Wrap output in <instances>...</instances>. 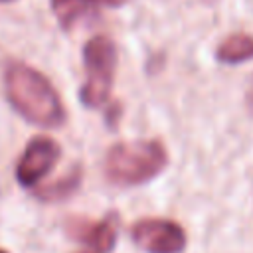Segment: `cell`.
I'll return each instance as SVG.
<instances>
[{"label": "cell", "instance_id": "3", "mask_svg": "<svg viewBox=\"0 0 253 253\" xmlns=\"http://www.w3.org/2000/svg\"><path fill=\"white\" fill-rule=\"evenodd\" d=\"M83 63L87 69V79L81 87V103L85 107H103L109 99L115 67H117V47L107 36L91 38L83 47Z\"/></svg>", "mask_w": 253, "mask_h": 253}, {"label": "cell", "instance_id": "4", "mask_svg": "<svg viewBox=\"0 0 253 253\" xmlns=\"http://www.w3.org/2000/svg\"><path fill=\"white\" fill-rule=\"evenodd\" d=\"M130 237L146 253H182L186 247L184 229L170 219H140L132 225Z\"/></svg>", "mask_w": 253, "mask_h": 253}, {"label": "cell", "instance_id": "9", "mask_svg": "<svg viewBox=\"0 0 253 253\" xmlns=\"http://www.w3.org/2000/svg\"><path fill=\"white\" fill-rule=\"evenodd\" d=\"M91 6L93 4L87 0H51V8L63 28H71L81 16L91 10Z\"/></svg>", "mask_w": 253, "mask_h": 253}, {"label": "cell", "instance_id": "6", "mask_svg": "<svg viewBox=\"0 0 253 253\" xmlns=\"http://www.w3.org/2000/svg\"><path fill=\"white\" fill-rule=\"evenodd\" d=\"M71 235L77 237L79 241L91 245L99 253H109L113 251L117 243V233H119V217L115 213H109L103 221L99 223H89V221H71L69 225Z\"/></svg>", "mask_w": 253, "mask_h": 253}, {"label": "cell", "instance_id": "7", "mask_svg": "<svg viewBox=\"0 0 253 253\" xmlns=\"http://www.w3.org/2000/svg\"><path fill=\"white\" fill-rule=\"evenodd\" d=\"M215 57L221 63H241L253 59V36L231 34L215 49Z\"/></svg>", "mask_w": 253, "mask_h": 253}, {"label": "cell", "instance_id": "11", "mask_svg": "<svg viewBox=\"0 0 253 253\" xmlns=\"http://www.w3.org/2000/svg\"><path fill=\"white\" fill-rule=\"evenodd\" d=\"M247 105L253 111V79H251V85H249V91H247Z\"/></svg>", "mask_w": 253, "mask_h": 253}, {"label": "cell", "instance_id": "5", "mask_svg": "<svg viewBox=\"0 0 253 253\" xmlns=\"http://www.w3.org/2000/svg\"><path fill=\"white\" fill-rule=\"evenodd\" d=\"M59 144L49 136H36L28 142L18 166H16V178L22 186L30 188L38 184L57 162L59 158Z\"/></svg>", "mask_w": 253, "mask_h": 253}, {"label": "cell", "instance_id": "10", "mask_svg": "<svg viewBox=\"0 0 253 253\" xmlns=\"http://www.w3.org/2000/svg\"><path fill=\"white\" fill-rule=\"evenodd\" d=\"M87 2H91V4H105V6H113V8H117V6L125 4L126 0H87Z\"/></svg>", "mask_w": 253, "mask_h": 253}, {"label": "cell", "instance_id": "1", "mask_svg": "<svg viewBox=\"0 0 253 253\" xmlns=\"http://www.w3.org/2000/svg\"><path fill=\"white\" fill-rule=\"evenodd\" d=\"M10 105L38 126H59L65 119L63 105L51 83L26 63H12L4 75Z\"/></svg>", "mask_w": 253, "mask_h": 253}, {"label": "cell", "instance_id": "13", "mask_svg": "<svg viewBox=\"0 0 253 253\" xmlns=\"http://www.w3.org/2000/svg\"><path fill=\"white\" fill-rule=\"evenodd\" d=\"M0 253H6V251H2V249H0Z\"/></svg>", "mask_w": 253, "mask_h": 253}, {"label": "cell", "instance_id": "2", "mask_svg": "<svg viewBox=\"0 0 253 253\" xmlns=\"http://www.w3.org/2000/svg\"><path fill=\"white\" fill-rule=\"evenodd\" d=\"M168 154L158 140H128L111 146L105 158V174L113 184L138 186L158 176Z\"/></svg>", "mask_w": 253, "mask_h": 253}, {"label": "cell", "instance_id": "8", "mask_svg": "<svg viewBox=\"0 0 253 253\" xmlns=\"http://www.w3.org/2000/svg\"><path fill=\"white\" fill-rule=\"evenodd\" d=\"M79 182H81V170L75 168L73 172L65 174L63 178H59L55 184H49L45 186L43 190L38 192V198L45 200V202H55V200H65L67 196H71L77 188H79Z\"/></svg>", "mask_w": 253, "mask_h": 253}, {"label": "cell", "instance_id": "12", "mask_svg": "<svg viewBox=\"0 0 253 253\" xmlns=\"http://www.w3.org/2000/svg\"><path fill=\"white\" fill-rule=\"evenodd\" d=\"M0 2H10V0H0Z\"/></svg>", "mask_w": 253, "mask_h": 253}]
</instances>
